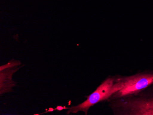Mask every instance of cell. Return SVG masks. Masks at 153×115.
Instances as JSON below:
<instances>
[{"label":"cell","instance_id":"5","mask_svg":"<svg viewBox=\"0 0 153 115\" xmlns=\"http://www.w3.org/2000/svg\"><path fill=\"white\" fill-rule=\"evenodd\" d=\"M20 62L19 61L12 60L8 63L3 65V66H1V67H0V71H2V70H4V69L10 68H12V67L19 66V65H20Z\"/></svg>","mask_w":153,"mask_h":115},{"label":"cell","instance_id":"1","mask_svg":"<svg viewBox=\"0 0 153 115\" xmlns=\"http://www.w3.org/2000/svg\"><path fill=\"white\" fill-rule=\"evenodd\" d=\"M108 102L114 115H153V85Z\"/></svg>","mask_w":153,"mask_h":115},{"label":"cell","instance_id":"4","mask_svg":"<svg viewBox=\"0 0 153 115\" xmlns=\"http://www.w3.org/2000/svg\"><path fill=\"white\" fill-rule=\"evenodd\" d=\"M9 68L1 71V94L10 91L11 88L15 86V83L12 80V75L19 68L12 70Z\"/></svg>","mask_w":153,"mask_h":115},{"label":"cell","instance_id":"3","mask_svg":"<svg viewBox=\"0 0 153 115\" xmlns=\"http://www.w3.org/2000/svg\"><path fill=\"white\" fill-rule=\"evenodd\" d=\"M118 91L116 75H109L101 82L96 90L88 96H86L87 99L83 102L68 108L67 114L78 113L82 111L87 115L90 107L102 101H107L114 93Z\"/></svg>","mask_w":153,"mask_h":115},{"label":"cell","instance_id":"2","mask_svg":"<svg viewBox=\"0 0 153 115\" xmlns=\"http://www.w3.org/2000/svg\"><path fill=\"white\" fill-rule=\"evenodd\" d=\"M116 76L118 91L107 102L137 93L153 85V70H145L130 76L116 74Z\"/></svg>","mask_w":153,"mask_h":115}]
</instances>
